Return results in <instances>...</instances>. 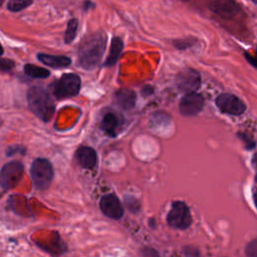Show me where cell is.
<instances>
[{"label":"cell","instance_id":"1","mask_svg":"<svg viewBox=\"0 0 257 257\" xmlns=\"http://www.w3.org/2000/svg\"><path fill=\"white\" fill-rule=\"evenodd\" d=\"M106 46V36L103 32H95L86 36L79 44L78 64L85 69H93L100 62Z\"/></svg>","mask_w":257,"mask_h":257},{"label":"cell","instance_id":"2","mask_svg":"<svg viewBox=\"0 0 257 257\" xmlns=\"http://www.w3.org/2000/svg\"><path fill=\"white\" fill-rule=\"evenodd\" d=\"M30 110L43 121H49L54 112V103L49 93L41 87L33 86L27 91Z\"/></svg>","mask_w":257,"mask_h":257},{"label":"cell","instance_id":"3","mask_svg":"<svg viewBox=\"0 0 257 257\" xmlns=\"http://www.w3.org/2000/svg\"><path fill=\"white\" fill-rule=\"evenodd\" d=\"M30 175L34 187L38 190H45L49 187L53 179V169L51 164L42 158L33 161L30 168Z\"/></svg>","mask_w":257,"mask_h":257},{"label":"cell","instance_id":"4","mask_svg":"<svg viewBox=\"0 0 257 257\" xmlns=\"http://www.w3.org/2000/svg\"><path fill=\"white\" fill-rule=\"evenodd\" d=\"M168 224L176 229H187L192 224V216L189 207L182 201H175L167 216Z\"/></svg>","mask_w":257,"mask_h":257},{"label":"cell","instance_id":"5","mask_svg":"<svg viewBox=\"0 0 257 257\" xmlns=\"http://www.w3.org/2000/svg\"><path fill=\"white\" fill-rule=\"evenodd\" d=\"M80 89V78L75 73L63 74L52 87L53 94L57 98H66L74 96Z\"/></svg>","mask_w":257,"mask_h":257},{"label":"cell","instance_id":"6","mask_svg":"<svg viewBox=\"0 0 257 257\" xmlns=\"http://www.w3.org/2000/svg\"><path fill=\"white\" fill-rule=\"evenodd\" d=\"M215 103L221 112L231 115H241L246 110L245 102L238 96L228 92L219 94Z\"/></svg>","mask_w":257,"mask_h":257},{"label":"cell","instance_id":"7","mask_svg":"<svg viewBox=\"0 0 257 257\" xmlns=\"http://www.w3.org/2000/svg\"><path fill=\"white\" fill-rule=\"evenodd\" d=\"M176 84L178 89L182 92H196L201 86V75L196 69H183L176 77Z\"/></svg>","mask_w":257,"mask_h":257},{"label":"cell","instance_id":"8","mask_svg":"<svg viewBox=\"0 0 257 257\" xmlns=\"http://www.w3.org/2000/svg\"><path fill=\"white\" fill-rule=\"evenodd\" d=\"M205 105V98L198 92L186 93L180 100L179 110L184 116H195L202 111Z\"/></svg>","mask_w":257,"mask_h":257},{"label":"cell","instance_id":"9","mask_svg":"<svg viewBox=\"0 0 257 257\" xmlns=\"http://www.w3.org/2000/svg\"><path fill=\"white\" fill-rule=\"evenodd\" d=\"M23 174V166L18 161L6 164L0 171V187L7 190L15 186Z\"/></svg>","mask_w":257,"mask_h":257},{"label":"cell","instance_id":"10","mask_svg":"<svg viewBox=\"0 0 257 257\" xmlns=\"http://www.w3.org/2000/svg\"><path fill=\"white\" fill-rule=\"evenodd\" d=\"M99 208L100 211L110 219L119 220L123 216V207L118 198L112 194L101 197Z\"/></svg>","mask_w":257,"mask_h":257},{"label":"cell","instance_id":"11","mask_svg":"<svg viewBox=\"0 0 257 257\" xmlns=\"http://www.w3.org/2000/svg\"><path fill=\"white\" fill-rule=\"evenodd\" d=\"M209 8L226 19H232L241 12V8L235 0H210Z\"/></svg>","mask_w":257,"mask_h":257},{"label":"cell","instance_id":"12","mask_svg":"<svg viewBox=\"0 0 257 257\" xmlns=\"http://www.w3.org/2000/svg\"><path fill=\"white\" fill-rule=\"evenodd\" d=\"M75 158L77 163L84 169H92L97 161L96 153L90 147H80L75 153Z\"/></svg>","mask_w":257,"mask_h":257},{"label":"cell","instance_id":"13","mask_svg":"<svg viewBox=\"0 0 257 257\" xmlns=\"http://www.w3.org/2000/svg\"><path fill=\"white\" fill-rule=\"evenodd\" d=\"M37 58L40 62L53 68L67 67L71 63V59L64 55H52L46 53H38Z\"/></svg>","mask_w":257,"mask_h":257},{"label":"cell","instance_id":"14","mask_svg":"<svg viewBox=\"0 0 257 257\" xmlns=\"http://www.w3.org/2000/svg\"><path fill=\"white\" fill-rule=\"evenodd\" d=\"M137 95L132 89L121 88L115 92V101L123 109H131L136 104Z\"/></svg>","mask_w":257,"mask_h":257},{"label":"cell","instance_id":"15","mask_svg":"<svg viewBox=\"0 0 257 257\" xmlns=\"http://www.w3.org/2000/svg\"><path fill=\"white\" fill-rule=\"evenodd\" d=\"M119 125V120L117 115L112 112V111H108L106 112L100 122V127L101 130L104 132V134H106L109 137H115L116 136V131L117 127Z\"/></svg>","mask_w":257,"mask_h":257},{"label":"cell","instance_id":"16","mask_svg":"<svg viewBox=\"0 0 257 257\" xmlns=\"http://www.w3.org/2000/svg\"><path fill=\"white\" fill-rule=\"evenodd\" d=\"M123 48V42L119 37H113L109 47V54L104 61V66H112L116 63Z\"/></svg>","mask_w":257,"mask_h":257},{"label":"cell","instance_id":"17","mask_svg":"<svg viewBox=\"0 0 257 257\" xmlns=\"http://www.w3.org/2000/svg\"><path fill=\"white\" fill-rule=\"evenodd\" d=\"M24 72L33 78H46L49 76L50 72L46 68H42L33 64H25Z\"/></svg>","mask_w":257,"mask_h":257},{"label":"cell","instance_id":"18","mask_svg":"<svg viewBox=\"0 0 257 257\" xmlns=\"http://www.w3.org/2000/svg\"><path fill=\"white\" fill-rule=\"evenodd\" d=\"M77 27H78V21L76 19L72 18L68 21L67 27H66V30L64 33V42L66 44L71 43L74 40L76 32H77Z\"/></svg>","mask_w":257,"mask_h":257},{"label":"cell","instance_id":"19","mask_svg":"<svg viewBox=\"0 0 257 257\" xmlns=\"http://www.w3.org/2000/svg\"><path fill=\"white\" fill-rule=\"evenodd\" d=\"M170 115L164 113V112H157L152 116L151 119V125L154 128H159L161 125H168L170 120Z\"/></svg>","mask_w":257,"mask_h":257},{"label":"cell","instance_id":"20","mask_svg":"<svg viewBox=\"0 0 257 257\" xmlns=\"http://www.w3.org/2000/svg\"><path fill=\"white\" fill-rule=\"evenodd\" d=\"M33 0H9L7 7L12 12H18L28 7Z\"/></svg>","mask_w":257,"mask_h":257},{"label":"cell","instance_id":"21","mask_svg":"<svg viewBox=\"0 0 257 257\" xmlns=\"http://www.w3.org/2000/svg\"><path fill=\"white\" fill-rule=\"evenodd\" d=\"M193 45H194V39L192 38H183V39H178L174 41V46L180 50L188 49Z\"/></svg>","mask_w":257,"mask_h":257},{"label":"cell","instance_id":"22","mask_svg":"<svg viewBox=\"0 0 257 257\" xmlns=\"http://www.w3.org/2000/svg\"><path fill=\"white\" fill-rule=\"evenodd\" d=\"M245 254L247 257H257V238L247 244Z\"/></svg>","mask_w":257,"mask_h":257},{"label":"cell","instance_id":"23","mask_svg":"<svg viewBox=\"0 0 257 257\" xmlns=\"http://www.w3.org/2000/svg\"><path fill=\"white\" fill-rule=\"evenodd\" d=\"M15 63L13 60L8 58H0V70L2 71H10L14 68Z\"/></svg>","mask_w":257,"mask_h":257},{"label":"cell","instance_id":"24","mask_svg":"<svg viewBox=\"0 0 257 257\" xmlns=\"http://www.w3.org/2000/svg\"><path fill=\"white\" fill-rule=\"evenodd\" d=\"M238 137L240 138L241 141L244 142L245 147H246L247 150H252L255 147V142L251 138H249V136H247L246 134L239 132L238 133Z\"/></svg>","mask_w":257,"mask_h":257},{"label":"cell","instance_id":"25","mask_svg":"<svg viewBox=\"0 0 257 257\" xmlns=\"http://www.w3.org/2000/svg\"><path fill=\"white\" fill-rule=\"evenodd\" d=\"M24 152H25V149L23 147L15 145V146L9 147L6 151V154L7 156H13L15 154H24Z\"/></svg>","mask_w":257,"mask_h":257},{"label":"cell","instance_id":"26","mask_svg":"<svg viewBox=\"0 0 257 257\" xmlns=\"http://www.w3.org/2000/svg\"><path fill=\"white\" fill-rule=\"evenodd\" d=\"M142 253L144 257H159L158 253L152 248H145Z\"/></svg>","mask_w":257,"mask_h":257},{"label":"cell","instance_id":"27","mask_svg":"<svg viewBox=\"0 0 257 257\" xmlns=\"http://www.w3.org/2000/svg\"><path fill=\"white\" fill-rule=\"evenodd\" d=\"M244 56H245L246 60H247L252 66H254V67L257 68V57H256V56H252L251 54H249V53H247V52L244 54Z\"/></svg>","mask_w":257,"mask_h":257},{"label":"cell","instance_id":"28","mask_svg":"<svg viewBox=\"0 0 257 257\" xmlns=\"http://www.w3.org/2000/svg\"><path fill=\"white\" fill-rule=\"evenodd\" d=\"M153 91H154V88H153L151 85H147V86H145L144 89H143V93H144L145 95H150V94L153 93Z\"/></svg>","mask_w":257,"mask_h":257},{"label":"cell","instance_id":"29","mask_svg":"<svg viewBox=\"0 0 257 257\" xmlns=\"http://www.w3.org/2000/svg\"><path fill=\"white\" fill-rule=\"evenodd\" d=\"M93 6V3L92 2H90V1H86V2H84V5H83V8L85 9V10H87L88 9V7H92Z\"/></svg>","mask_w":257,"mask_h":257},{"label":"cell","instance_id":"30","mask_svg":"<svg viewBox=\"0 0 257 257\" xmlns=\"http://www.w3.org/2000/svg\"><path fill=\"white\" fill-rule=\"evenodd\" d=\"M253 200H254V204L257 208V189H255L253 192Z\"/></svg>","mask_w":257,"mask_h":257},{"label":"cell","instance_id":"31","mask_svg":"<svg viewBox=\"0 0 257 257\" xmlns=\"http://www.w3.org/2000/svg\"><path fill=\"white\" fill-rule=\"evenodd\" d=\"M253 163L255 164V166L257 167V154L254 156V158H253Z\"/></svg>","mask_w":257,"mask_h":257},{"label":"cell","instance_id":"32","mask_svg":"<svg viewBox=\"0 0 257 257\" xmlns=\"http://www.w3.org/2000/svg\"><path fill=\"white\" fill-rule=\"evenodd\" d=\"M2 53H3V47H2V45L0 43V55H2Z\"/></svg>","mask_w":257,"mask_h":257},{"label":"cell","instance_id":"33","mask_svg":"<svg viewBox=\"0 0 257 257\" xmlns=\"http://www.w3.org/2000/svg\"><path fill=\"white\" fill-rule=\"evenodd\" d=\"M3 2H4V0H0V6L3 4Z\"/></svg>","mask_w":257,"mask_h":257},{"label":"cell","instance_id":"34","mask_svg":"<svg viewBox=\"0 0 257 257\" xmlns=\"http://www.w3.org/2000/svg\"><path fill=\"white\" fill-rule=\"evenodd\" d=\"M1 125H2V119L0 118V126H1Z\"/></svg>","mask_w":257,"mask_h":257},{"label":"cell","instance_id":"35","mask_svg":"<svg viewBox=\"0 0 257 257\" xmlns=\"http://www.w3.org/2000/svg\"><path fill=\"white\" fill-rule=\"evenodd\" d=\"M253 1H254V2H255V3H257V0H253Z\"/></svg>","mask_w":257,"mask_h":257},{"label":"cell","instance_id":"36","mask_svg":"<svg viewBox=\"0 0 257 257\" xmlns=\"http://www.w3.org/2000/svg\"><path fill=\"white\" fill-rule=\"evenodd\" d=\"M256 57H257V50H256Z\"/></svg>","mask_w":257,"mask_h":257},{"label":"cell","instance_id":"37","mask_svg":"<svg viewBox=\"0 0 257 257\" xmlns=\"http://www.w3.org/2000/svg\"><path fill=\"white\" fill-rule=\"evenodd\" d=\"M256 181H257V174H256Z\"/></svg>","mask_w":257,"mask_h":257},{"label":"cell","instance_id":"38","mask_svg":"<svg viewBox=\"0 0 257 257\" xmlns=\"http://www.w3.org/2000/svg\"><path fill=\"white\" fill-rule=\"evenodd\" d=\"M183 1H189V0H183Z\"/></svg>","mask_w":257,"mask_h":257}]
</instances>
